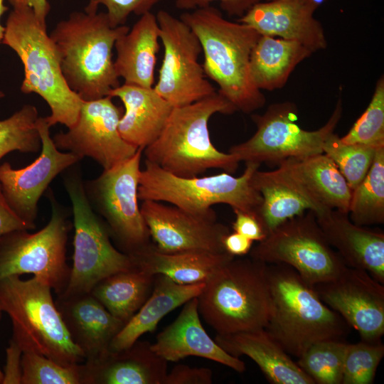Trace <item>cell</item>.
<instances>
[{
	"mask_svg": "<svg viewBox=\"0 0 384 384\" xmlns=\"http://www.w3.org/2000/svg\"><path fill=\"white\" fill-rule=\"evenodd\" d=\"M362 341L379 342L384 334V286L367 272L350 267L335 279L313 286Z\"/></svg>",
	"mask_w": 384,
	"mask_h": 384,
	"instance_id": "17",
	"label": "cell"
},
{
	"mask_svg": "<svg viewBox=\"0 0 384 384\" xmlns=\"http://www.w3.org/2000/svg\"><path fill=\"white\" fill-rule=\"evenodd\" d=\"M4 96V93L0 91V98L3 97Z\"/></svg>",
	"mask_w": 384,
	"mask_h": 384,
	"instance_id": "50",
	"label": "cell"
},
{
	"mask_svg": "<svg viewBox=\"0 0 384 384\" xmlns=\"http://www.w3.org/2000/svg\"><path fill=\"white\" fill-rule=\"evenodd\" d=\"M14 9L30 7L31 8L38 21L46 25V19L50 11V6L48 0H8Z\"/></svg>",
	"mask_w": 384,
	"mask_h": 384,
	"instance_id": "47",
	"label": "cell"
},
{
	"mask_svg": "<svg viewBox=\"0 0 384 384\" xmlns=\"http://www.w3.org/2000/svg\"><path fill=\"white\" fill-rule=\"evenodd\" d=\"M123 114L112 97L83 101L75 124L68 131L55 134L53 140L60 150L88 156L103 170L131 158L139 148L127 142L119 132Z\"/></svg>",
	"mask_w": 384,
	"mask_h": 384,
	"instance_id": "15",
	"label": "cell"
},
{
	"mask_svg": "<svg viewBox=\"0 0 384 384\" xmlns=\"http://www.w3.org/2000/svg\"><path fill=\"white\" fill-rule=\"evenodd\" d=\"M41 141V153L28 166L13 169L9 162L0 166V185L10 208L29 228H36L38 203L50 182L83 157L72 152H62L50 134L46 117L36 122Z\"/></svg>",
	"mask_w": 384,
	"mask_h": 384,
	"instance_id": "16",
	"label": "cell"
},
{
	"mask_svg": "<svg viewBox=\"0 0 384 384\" xmlns=\"http://www.w3.org/2000/svg\"><path fill=\"white\" fill-rule=\"evenodd\" d=\"M266 271L272 309L265 329L289 355L298 358L316 342L346 335L348 324L294 269L272 263Z\"/></svg>",
	"mask_w": 384,
	"mask_h": 384,
	"instance_id": "3",
	"label": "cell"
},
{
	"mask_svg": "<svg viewBox=\"0 0 384 384\" xmlns=\"http://www.w3.org/2000/svg\"><path fill=\"white\" fill-rule=\"evenodd\" d=\"M312 53L297 41L260 35L250 55L252 80L261 91L281 89L296 67Z\"/></svg>",
	"mask_w": 384,
	"mask_h": 384,
	"instance_id": "31",
	"label": "cell"
},
{
	"mask_svg": "<svg viewBox=\"0 0 384 384\" xmlns=\"http://www.w3.org/2000/svg\"><path fill=\"white\" fill-rule=\"evenodd\" d=\"M262 0H175V6L179 10L186 11L210 6L218 1L221 9L228 16H242L253 5Z\"/></svg>",
	"mask_w": 384,
	"mask_h": 384,
	"instance_id": "41",
	"label": "cell"
},
{
	"mask_svg": "<svg viewBox=\"0 0 384 384\" xmlns=\"http://www.w3.org/2000/svg\"><path fill=\"white\" fill-rule=\"evenodd\" d=\"M235 215L233 223L234 232L240 233L252 241L260 242L265 239L266 233L255 213L234 209Z\"/></svg>",
	"mask_w": 384,
	"mask_h": 384,
	"instance_id": "43",
	"label": "cell"
},
{
	"mask_svg": "<svg viewBox=\"0 0 384 384\" xmlns=\"http://www.w3.org/2000/svg\"><path fill=\"white\" fill-rule=\"evenodd\" d=\"M205 284L206 282L179 284L163 274H155L151 294L112 339L109 349L119 351L128 348L144 334L154 331L164 316L198 297Z\"/></svg>",
	"mask_w": 384,
	"mask_h": 384,
	"instance_id": "28",
	"label": "cell"
},
{
	"mask_svg": "<svg viewBox=\"0 0 384 384\" xmlns=\"http://www.w3.org/2000/svg\"><path fill=\"white\" fill-rule=\"evenodd\" d=\"M21 384H83V363L65 366L36 353L23 352Z\"/></svg>",
	"mask_w": 384,
	"mask_h": 384,
	"instance_id": "37",
	"label": "cell"
},
{
	"mask_svg": "<svg viewBox=\"0 0 384 384\" xmlns=\"http://www.w3.org/2000/svg\"><path fill=\"white\" fill-rule=\"evenodd\" d=\"M14 230H30L8 205L0 185V237Z\"/></svg>",
	"mask_w": 384,
	"mask_h": 384,
	"instance_id": "45",
	"label": "cell"
},
{
	"mask_svg": "<svg viewBox=\"0 0 384 384\" xmlns=\"http://www.w3.org/2000/svg\"><path fill=\"white\" fill-rule=\"evenodd\" d=\"M329 245L346 266L367 272L384 284V233L353 223L348 213L329 209L316 215Z\"/></svg>",
	"mask_w": 384,
	"mask_h": 384,
	"instance_id": "22",
	"label": "cell"
},
{
	"mask_svg": "<svg viewBox=\"0 0 384 384\" xmlns=\"http://www.w3.org/2000/svg\"><path fill=\"white\" fill-rule=\"evenodd\" d=\"M315 11L304 0L260 1L237 21L260 35L297 41L314 53L327 46L324 28L314 16Z\"/></svg>",
	"mask_w": 384,
	"mask_h": 384,
	"instance_id": "19",
	"label": "cell"
},
{
	"mask_svg": "<svg viewBox=\"0 0 384 384\" xmlns=\"http://www.w3.org/2000/svg\"><path fill=\"white\" fill-rule=\"evenodd\" d=\"M114 66L125 84L153 87L156 55L160 48L159 27L151 11L142 16L114 43Z\"/></svg>",
	"mask_w": 384,
	"mask_h": 384,
	"instance_id": "27",
	"label": "cell"
},
{
	"mask_svg": "<svg viewBox=\"0 0 384 384\" xmlns=\"http://www.w3.org/2000/svg\"><path fill=\"white\" fill-rule=\"evenodd\" d=\"M47 196L51 216L45 227L34 233L14 230L0 237V280L32 274L59 295L66 289L70 276L66 246L71 223L51 189Z\"/></svg>",
	"mask_w": 384,
	"mask_h": 384,
	"instance_id": "10",
	"label": "cell"
},
{
	"mask_svg": "<svg viewBox=\"0 0 384 384\" xmlns=\"http://www.w3.org/2000/svg\"><path fill=\"white\" fill-rule=\"evenodd\" d=\"M343 143L359 144L374 148L384 146V78L377 80L371 100L348 133Z\"/></svg>",
	"mask_w": 384,
	"mask_h": 384,
	"instance_id": "38",
	"label": "cell"
},
{
	"mask_svg": "<svg viewBox=\"0 0 384 384\" xmlns=\"http://www.w3.org/2000/svg\"><path fill=\"white\" fill-rule=\"evenodd\" d=\"M249 253L267 264L292 267L311 286L335 279L347 267L326 240L312 210L279 225Z\"/></svg>",
	"mask_w": 384,
	"mask_h": 384,
	"instance_id": "13",
	"label": "cell"
},
{
	"mask_svg": "<svg viewBox=\"0 0 384 384\" xmlns=\"http://www.w3.org/2000/svg\"><path fill=\"white\" fill-rule=\"evenodd\" d=\"M151 344L137 340L128 348L109 349L83 362V384H163L168 362L153 351Z\"/></svg>",
	"mask_w": 384,
	"mask_h": 384,
	"instance_id": "23",
	"label": "cell"
},
{
	"mask_svg": "<svg viewBox=\"0 0 384 384\" xmlns=\"http://www.w3.org/2000/svg\"><path fill=\"white\" fill-rule=\"evenodd\" d=\"M383 356L384 346L380 341L348 343L341 384L372 383Z\"/></svg>",
	"mask_w": 384,
	"mask_h": 384,
	"instance_id": "39",
	"label": "cell"
},
{
	"mask_svg": "<svg viewBox=\"0 0 384 384\" xmlns=\"http://www.w3.org/2000/svg\"><path fill=\"white\" fill-rule=\"evenodd\" d=\"M223 243L225 250L235 257L248 254L253 241L236 232H230L224 237Z\"/></svg>",
	"mask_w": 384,
	"mask_h": 384,
	"instance_id": "46",
	"label": "cell"
},
{
	"mask_svg": "<svg viewBox=\"0 0 384 384\" xmlns=\"http://www.w3.org/2000/svg\"><path fill=\"white\" fill-rule=\"evenodd\" d=\"M151 347L167 362L193 356L212 360L238 373L246 368L242 360L227 353L207 334L200 319L197 297L184 304L177 318L156 336Z\"/></svg>",
	"mask_w": 384,
	"mask_h": 384,
	"instance_id": "21",
	"label": "cell"
},
{
	"mask_svg": "<svg viewBox=\"0 0 384 384\" xmlns=\"http://www.w3.org/2000/svg\"><path fill=\"white\" fill-rule=\"evenodd\" d=\"M164 55L156 92L173 107L208 97L217 90L205 75L199 56L202 48L191 28L165 10L156 14Z\"/></svg>",
	"mask_w": 384,
	"mask_h": 384,
	"instance_id": "14",
	"label": "cell"
},
{
	"mask_svg": "<svg viewBox=\"0 0 384 384\" xmlns=\"http://www.w3.org/2000/svg\"><path fill=\"white\" fill-rule=\"evenodd\" d=\"M2 313L3 312L0 310V320L1 319ZM3 378H4V373L0 368V384H2Z\"/></svg>",
	"mask_w": 384,
	"mask_h": 384,
	"instance_id": "49",
	"label": "cell"
},
{
	"mask_svg": "<svg viewBox=\"0 0 384 384\" xmlns=\"http://www.w3.org/2000/svg\"><path fill=\"white\" fill-rule=\"evenodd\" d=\"M144 149L131 158L84 181L87 198L105 223L119 250L128 255L150 242L149 230L138 204L140 162Z\"/></svg>",
	"mask_w": 384,
	"mask_h": 384,
	"instance_id": "12",
	"label": "cell"
},
{
	"mask_svg": "<svg viewBox=\"0 0 384 384\" xmlns=\"http://www.w3.org/2000/svg\"><path fill=\"white\" fill-rule=\"evenodd\" d=\"M339 99L328 121L319 129L307 131L297 124V105L289 101L270 105L262 114L251 118L257 129L247 141L232 146L229 153L240 161L273 163L288 158H304L323 153V146L341 119Z\"/></svg>",
	"mask_w": 384,
	"mask_h": 384,
	"instance_id": "11",
	"label": "cell"
},
{
	"mask_svg": "<svg viewBox=\"0 0 384 384\" xmlns=\"http://www.w3.org/2000/svg\"><path fill=\"white\" fill-rule=\"evenodd\" d=\"M52 289L33 277L11 275L0 280V310L9 316L11 340L23 352L43 355L65 366L85 361L73 343L51 294Z\"/></svg>",
	"mask_w": 384,
	"mask_h": 384,
	"instance_id": "7",
	"label": "cell"
},
{
	"mask_svg": "<svg viewBox=\"0 0 384 384\" xmlns=\"http://www.w3.org/2000/svg\"><path fill=\"white\" fill-rule=\"evenodd\" d=\"M126 25L112 27L106 12H73L58 22L49 36L69 87L83 101L109 96L120 85L113 48L127 33Z\"/></svg>",
	"mask_w": 384,
	"mask_h": 384,
	"instance_id": "2",
	"label": "cell"
},
{
	"mask_svg": "<svg viewBox=\"0 0 384 384\" xmlns=\"http://www.w3.org/2000/svg\"><path fill=\"white\" fill-rule=\"evenodd\" d=\"M6 363L4 368L2 384H21L23 351L12 340L6 349Z\"/></svg>",
	"mask_w": 384,
	"mask_h": 384,
	"instance_id": "44",
	"label": "cell"
},
{
	"mask_svg": "<svg viewBox=\"0 0 384 384\" xmlns=\"http://www.w3.org/2000/svg\"><path fill=\"white\" fill-rule=\"evenodd\" d=\"M236 111L218 92L174 107L160 135L143 150L146 161L180 177H195L212 168L235 173L240 161L233 154L215 147L208 122L215 114H230Z\"/></svg>",
	"mask_w": 384,
	"mask_h": 384,
	"instance_id": "4",
	"label": "cell"
},
{
	"mask_svg": "<svg viewBox=\"0 0 384 384\" xmlns=\"http://www.w3.org/2000/svg\"><path fill=\"white\" fill-rule=\"evenodd\" d=\"M1 43L19 57L24 70L21 91L40 95L48 105L46 117L51 127L56 124L72 127L83 100L68 85L55 46L30 7L14 9L7 18Z\"/></svg>",
	"mask_w": 384,
	"mask_h": 384,
	"instance_id": "5",
	"label": "cell"
},
{
	"mask_svg": "<svg viewBox=\"0 0 384 384\" xmlns=\"http://www.w3.org/2000/svg\"><path fill=\"white\" fill-rule=\"evenodd\" d=\"M266 268L252 257H234L206 281L198 311L218 334L265 329L272 309Z\"/></svg>",
	"mask_w": 384,
	"mask_h": 384,
	"instance_id": "6",
	"label": "cell"
},
{
	"mask_svg": "<svg viewBox=\"0 0 384 384\" xmlns=\"http://www.w3.org/2000/svg\"><path fill=\"white\" fill-rule=\"evenodd\" d=\"M129 255L137 268L186 284L206 282L219 267L235 257L227 252L166 253L151 242Z\"/></svg>",
	"mask_w": 384,
	"mask_h": 384,
	"instance_id": "29",
	"label": "cell"
},
{
	"mask_svg": "<svg viewBox=\"0 0 384 384\" xmlns=\"http://www.w3.org/2000/svg\"><path fill=\"white\" fill-rule=\"evenodd\" d=\"M154 279L155 275L134 266L104 278L90 293L126 324L151 294Z\"/></svg>",
	"mask_w": 384,
	"mask_h": 384,
	"instance_id": "32",
	"label": "cell"
},
{
	"mask_svg": "<svg viewBox=\"0 0 384 384\" xmlns=\"http://www.w3.org/2000/svg\"><path fill=\"white\" fill-rule=\"evenodd\" d=\"M376 149L363 144L343 143L338 135L333 132L324 144L323 153L334 162L353 190L368 172Z\"/></svg>",
	"mask_w": 384,
	"mask_h": 384,
	"instance_id": "36",
	"label": "cell"
},
{
	"mask_svg": "<svg viewBox=\"0 0 384 384\" xmlns=\"http://www.w3.org/2000/svg\"><path fill=\"white\" fill-rule=\"evenodd\" d=\"M251 183L262 197L257 216L266 236L285 220L307 210H312L315 215L319 213L279 168L269 171L256 170Z\"/></svg>",
	"mask_w": 384,
	"mask_h": 384,
	"instance_id": "30",
	"label": "cell"
},
{
	"mask_svg": "<svg viewBox=\"0 0 384 384\" xmlns=\"http://www.w3.org/2000/svg\"><path fill=\"white\" fill-rule=\"evenodd\" d=\"M4 0H0V18L1 16L8 10V7L4 4ZM5 32V27L0 23V43H1Z\"/></svg>",
	"mask_w": 384,
	"mask_h": 384,
	"instance_id": "48",
	"label": "cell"
},
{
	"mask_svg": "<svg viewBox=\"0 0 384 384\" xmlns=\"http://www.w3.org/2000/svg\"><path fill=\"white\" fill-rule=\"evenodd\" d=\"M38 117L35 106L24 105L11 116L0 121V159L14 151L21 153L40 151L41 141L36 126Z\"/></svg>",
	"mask_w": 384,
	"mask_h": 384,
	"instance_id": "35",
	"label": "cell"
},
{
	"mask_svg": "<svg viewBox=\"0 0 384 384\" xmlns=\"http://www.w3.org/2000/svg\"><path fill=\"white\" fill-rule=\"evenodd\" d=\"M277 165L294 186L317 207L319 214L329 209L348 213L352 190L327 155L321 153L304 158H288Z\"/></svg>",
	"mask_w": 384,
	"mask_h": 384,
	"instance_id": "24",
	"label": "cell"
},
{
	"mask_svg": "<svg viewBox=\"0 0 384 384\" xmlns=\"http://www.w3.org/2000/svg\"><path fill=\"white\" fill-rule=\"evenodd\" d=\"M109 96L119 98L124 107L119 122L120 135L129 144L144 149L160 135L174 108L154 87L124 83Z\"/></svg>",
	"mask_w": 384,
	"mask_h": 384,
	"instance_id": "26",
	"label": "cell"
},
{
	"mask_svg": "<svg viewBox=\"0 0 384 384\" xmlns=\"http://www.w3.org/2000/svg\"><path fill=\"white\" fill-rule=\"evenodd\" d=\"M164 0H89L85 12H97L99 5L107 9V15L112 27L125 25L129 16H142Z\"/></svg>",
	"mask_w": 384,
	"mask_h": 384,
	"instance_id": "40",
	"label": "cell"
},
{
	"mask_svg": "<svg viewBox=\"0 0 384 384\" xmlns=\"http://www.w3.org/2000/svg\"><path fill=\"white\" fill-rule=\"evenodd\" d=\"M347 346L343 339L316 342L298 358L297 363L314 384H341Z\"/></svg>",
	"mask_w": 384,
	"mask_h": 384,
	"instance_id": "34",
	"label": "cell"
},
{
	"mask_svg": "<svg viewBox=\"0 0 384 384\" xmlns=\"http://www.w3.org/2000/svg\"><path fill=\"white\" fill-rule=\"evenodd\" d=\"M179 18L198 38L205 75L216 83L217 92L237 111L250 114L262 108L266 100L250 71L251 53L260 34L246 24L226 19L211 5L185 11Z\"/></svg>",
	"mask_w": 384,
	"mask_h": 384,
	"instance_id": "1",
	"label": "cell"
},
{
	"mask_svg": "<svg viewBox=\"0 0 384 384\" xmlns=\"http://www.w3.org/2000/svg\"><path fill=\"white\" fill-rule=\"evenodd\" d=\"M348 213L358 225L384 223V146L376 149L368 172L352 190Z\"/></svg>",
	"mask_w": 384,
	"mask_h": 384,
	"instance_id": "33",
	"label": "cell"
},
{
	"mask_svg": "<svg viewBox=\"0 0 384 384\" xmlns=\"http://www.w3.org/2000/svg\"><path fill=\"white\" fill-rule=\"evenodd\" d=\"M215 341L229 354L253 360L273 384H314L265 329L217 334Z\"/></svg>",
	"mask_w": 384,
	"mask_h": 384,
	"instance_id": "25",
	"label": "cell"
},
{
	"mask_svg": "<svg viewBox=\"0 0 384 384\" xmlns=\"http://www.w3.org/2000/svg\"><path fill=\"white\" fill-rule=\"evenodd\" d=\"M142 215L154 245L166 253L224 252L223 240L230 233L217 216H203L175 206L152 200L142 201Z\"/></svg>",
	"mask_w": 384,
	"mask_h": 384,
	"instance_id": "18",
	"label": "cell"
},
{
	"mask_svg": "<svg viewBox=\"0 0 384 384\" xmlns=\"http://www.w3.org/2000/svg\"><path fill=\"white\" fill-rule=\"evenodd\" d=\"M212 381L210 369L179 364L167 373L163 384H210Z\"/></svg>",
	"mask_w": 384,
	"mask_h": 384,
	"instance_id": "42",
	"label": "cell"
},
{
	"mask_svg": "<svg viewBox=\"0 0 384 384\" xmlns=\"http://www.w3.org/2000/svg\"><path fill=\"white\" fill-rule=\"evenodd\" d=\"M265 1H272V0H265Z\"/></svg>",
	"mask_w": 384,
	"mask_h": 384,
	"instance_id": "51",
	"label": "cell"
},
{
	"mask_svg": "<svg viewBox=\"0 0 384 384\" xmlns=\"http://www.w3.org/2000/svg\"><path fill=\"white\" fill-rule=\"evenodd\" d=\"M245 164L239 177L223 172L186 178L175 176L145 160L144 168L140 172L138 198L169 203L203 216H216L211 206L218 203L257 215L262 197L252 185L251 178L260 164L251 161Z\"/></svg>",
	"mask_w": 384,
	"mask_h": 384,
	"instance_id": "8",
	"label": "cell"
},
{
	"mask_svg": "<svg viewBox=\"0 0 384 384\" xmlns=\"http://www.w3.org/2000/svg\"><path fill=\"white\" fill-rule=\"evenodd\" d=\"M78 164L63 171L64 186L72 204L74 252L68 286L56 296L90 292L104 278L134 267L131 256L112 245L105 223L92 208Z\"/></svg>",
	"mask_w": 384,
	"mask_h": 384,
	"instance_id": "9",
	"label": "cell"
},
{
	"mask_svg": "<svg viewBox=\"0 0 384 384\" xmlns=\"http://www.w3.org/2000/svg\"><path fill=\"white\" fill-rule=\"evenodd\" d=\"M55 303L71 339L86 362L109 350L112 339L125 325L90 292L57 296Z\"/></svg>",
	"mask_w": 384,
	"mask_h": 384,
	"instance_id": "20",
	"label": "cell"
}]
</instances>
